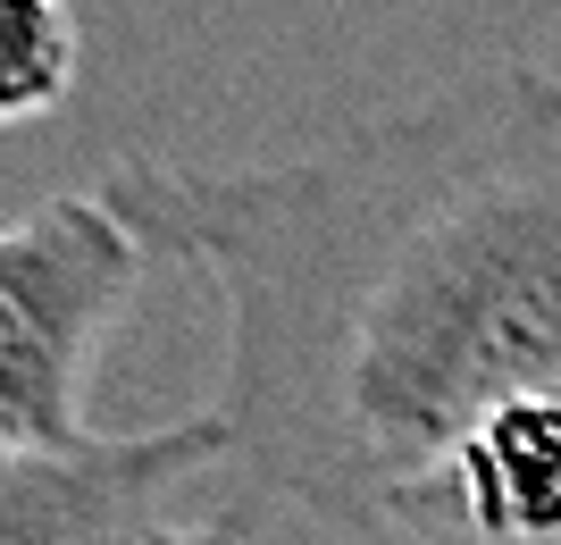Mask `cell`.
I'll list each match as a JSON object with an SVG mask.
<instances>
[{
  "label": "cell",
  "mask_w": 561,
  "mask_h": 545,
  "mask_svg": "<svg viewBox=\"0 0 561 545\" xmlns=\"http://www.w3.org/2000/svg\"><path fill=\"white\" fill-rule=\"evenodd\" d=\"M142 252L218 285V470L377 529L512 395L561 378V76L486 59L294 160L101 177Z\"/></svg>",
  "instance_id": "obj_1"
},
{
  "label": "cell",
  "mask_w": 561,
  "mask_h": 545,
  "mask_svg": "<svg viewBox=\"0 0 561 545\" xmlns=\"http://www.w3.org/2000/svg\"><path fill=\"white\" fill-rule=\"evenodd\" d=\"M142 285V236L93 193H50L0 227V462L68 453L93 428V370Z\"/></svg>",
  "instance_id": "obj_2"
},
{
  "label": "cell",
  "mask_w": 561,
  "mask_h": 545,
  "mask_svg": "<svg viewBox=\"0 0 561 545\" xmlns=\"http://www.w3.org/2000/svg\"><path fill=\"white\" fill-rule=\"evenodd\" d=\"M227 462L210 411L135 436H84L68 453H9L0 462V545H151L168 496Z\"/></svg>",
  "instance_id": "obj_3"
},
{
  "label": "cell",
  "mask_w": 561,
  "mask_h": 545,
  "mask_svg": "<svg viewBox=\"0 0 561 545\" xmlns=\"http://www.w3.org/2000/svg\"><path fill=\"white\" fill-rule=\"evenodd\" d=\"M377 529L411 545H561V378L486 411L386 503Z\"/></svg>",
  "instance_id": "obj_4"
},
{
  "label": "cell",
  "mask_w": 561,
  "mask_h": 545,
  "mask_svg": "<svg viewBox=\"0 0 561 545\" xmlns=\"http://www.w3.org/2000/svg\"><path fill=\"white\" fill-rule=\"evenodd\" d=\"M84 34L68 0H0V126L50 118L76 93Z\"/></svg>",
  "instance_id": "obj_5"
},
{
  "label": "cell",
  "mask_w": 561,
  "mask_h": 545,
  "mask_svg": "<svg viewBox=\"0 0 561 545\" xmlns=\"http://www.w3.org/2000/svg\"><path fill=\"white\" fill-rule=\"evenodd\" d=\"M151 545H252V512H210L193 529H160Z\"/></svg>",
  "instance_id": "obj_6"
}]
</instances>
